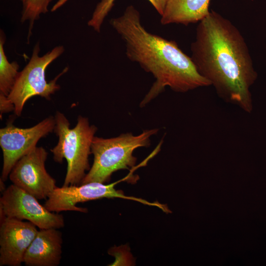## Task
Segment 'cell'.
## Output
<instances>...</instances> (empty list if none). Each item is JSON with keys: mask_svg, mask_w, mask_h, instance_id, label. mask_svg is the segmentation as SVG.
<instances>
[{"mask_svg": "<svg viewBox=\"0 0 266 266\" xmlns=\"http://www.w3.org/2000/svg\"><path fill=\"white\" fill-rule=\"evenodd\" d=\"M191 58L199 73L225 101L251 113L250 88L257 78L249 50L240 31L211 11L199 22Z\"/></svg>", "mask_w": 266, "mask_h": 266, "instance_id": "6da1fadb", "label": "cell"}, {"mask_svg": "<svg viewBox=\"0 0 266 266\" xmlns=\"http://www.w3.org/2000/svg\"><path fill=\"white\" fill-rule=\"evenodd\" d=\"M110 24L125 42L127 58L137 63L155 79L140 107L156 98L166 87L175 92L185 93L210 86L175 41L145 29L139 12L133 5L128 6L121 16L112 18Z\"/></svg>", "mask_w": 266, "mask_h": 266, "instance_id": "7a4b0ae2", "label": "cell"}, {"mask_svg": "<svg viewBox=\"0 0 266 266\" xmlns=\"http://www.w3.org/2000/svg\"><path fill=\"white\" fill-rule=\"evenodd\" d=\"M55 118L54 131L59 140L51 151L55 162L61 163L64 159L67 162L63 186L80 185L86 171L90 168L89 157L97 127L90 125L88 119L82 116H78L76 126L72 129L62 113L57 111Z\"/></svg>", "mask_w": 266, "mask_h": 266, "instance_id": "3957f363", "label": "cell"}, {"mask_svg": "<svg viewBox=\"0 0 266 266\" xmlns=\"http://www.w3.org/2000/svg\"><path fill=\"white\" fill-rule=\"evenodd\" d=\"M158 131L145 130L137 135L127 133L109 138L95 136L91 146L94 162L81 184L92 182L105 183L114 172L133 168L137 160L133 155L134 151L149 146L151 136Z\"/></svg>", "mask_w": 266, "mask_h": 266, "instance_id": "277c9868", "label": "cell"}, {"mask_svg": "<svg viewBox=\"0 0 266 266\" xmlns=\"http://www.w3.org/2000/svg\"><path fill=\"white\" fill-rule=\"evenodd\" d=\"M40 47L36 43L33 47L32 57L23 69L19 72L12 90L7 96L14 105V113L20 116L27 101L33 96H39L47 100L59 90L60 86L58 79L66 73V67L53 80H46L45 71L47 66L65 51L62 45L55 47L42 56H39Z\"/></svg>", "mask_w": 266, "mask_h": 266, "instance_id": "5b68a950", "label": "cell"}, {"mask_svg": "<svg viewBox=\"0 0 266 266\" xmlns=\"http://www.w3.org/2000/svg\"><path fill=\"white\" fill-rule=\"evenodd\" d=\"M130 177H126L123 180ZM123 180L104 184L92 182L80 185L57 187L48 196L44 204L50 211L59 213L62 211H74L86 213V208L78 207V203L102 198H120L134 200L150 206L160 207L158 202H149L142 199L128 196L120 190L115 188L116 184Z\"/></svg>", "mask_w": 266, "mask_h": 266, "instance_id": "8992f818", "label": "cell"}, {"mask_svg": "<svg viewBox=\"0 0 266 266\" xmlns=\"http://www.w3.org/2000/svg\"><path fill=\"white\" fill-rule=\"evenodd\" d=\"M38 200L12 184L2 193L0 198V220L6 217L26 220L39 229L63 228V216L50 211Z\"/></svg>", "mask_w": 266, "mask_h": 266, "instance_id": "52a82bcc", "label": "cell"}, {"mask_svg": "<svg viewBox=\"0 0 266 266\" xmlns=\"http://www.w3.org/2000/svg\"><path fill=\"white\" fill-rule=\"evenodd\" d=\"M55 118L50 116L35 126L20 128L9 122L0 130V146L3 155L1 179L6 181L17 161L36 147L39 140L55 129Z\"/></svg>", "mask_w": 266, "mask_h": 266, "instance_id": "ba28073f", "label": "cell"}, {"mask_svg": "<svg viewBox=\"0 0 266 266\" xmlns=\"http://www.w3.org/2000/svg\"><path fill=\"white\" fill-rule=\"evenodd\" d=\"M47 155L44 148L36 146L17 161L8 176L13 184L38 200H46L57 187L45 168Z\"/></svg>", "mask_w": 266, "mask_h": 266, "instance_id": "9c48e42d", "label": "cell"}, {"mask_svg": "<svg viewBox=\"0 0 266 266\" xmlns=\"http://www.w3.org/2000/svg\"><path fill=\"white\" fill-rule=\"evenodd\" d=\"M33 223L4 217L0 225V266H20L38 230Z\"/></svg>", "mask_w": 266, "mask_h": 266, "instance_id": "30bf717a", "label": "cell"}, {"mask_svg": "<svg viewBox=\"0 0 266 266\" xmlns=\"http://www.w3.org/2000/svg\"><path fill=\"white\" fill-rule=\"evenodd\" d=\"M63 238L58 229H39L25 254L28 266H57L61 262Z\"/></svg>", "mask_w": 266, "mask_h": 266, "instance_id": "8fae6325", "label": "cell"}, {"mask_svg": "<svg viewBox=\"0 0 266 266\" xmlns=\"http://www.w3.org/2000/svg\"><path fill=\"white\" fill-rule=\"evenodd\" d=\"M210 0H166L161 23L188 25L199 22L209 13Z\"/></svg>", "mask_w": 266, "mask_h": 266, "instance_id": "7c38bea8", "label": "cell"}, {"mask_svg": "<svg viewBox=\"0 0 266 266\" xmlns=\"http://www.w3.org/2000/svg\"><path fill=\"white\" fill-rule=\"evenodd\" d=\"M5 37L0 31V93L8 96L12 89L19 72L17 62L9 63L5 54L3 44Z\"/></svg>", "mask_w": 266, "mask_h": 266, "instance_id": "4fadbf2b", "label": "cell"}, {"mask_svg": "<svg viewBox=\"0 0 266 266\" xmlns=\"http://www.w3.org/2000/svg\"><path fill=\"white\" fill-rule=\"evenodd\" d=\"M115 0H101L99 2L90 19L88 21V25L100 33L101 27L106 16L114 6ZM155 9L162 16L164 13L166 0H148Z\"/></svg>", "mask_w": 266, "mask_h": 266, "instance_id": "5bb4252c", "label": "cell"}, {"mask_svg": "<svg viewBox=\"0 0 266 266\" xmlns=\"http://www.w3.org/2000/svg\"><path fill=\"white\" fill-rule=\"evenodd\" d=\"M53 0H20L22 4L21 22H29L28 41L32 33V29L36 20L41 14L48 11V6Z\"/></svg>", "mask_w": 266, "mask_h": 266, "instance_id": "9a60e30c", "label": "cell"}, {"mask_svg": "<svg viewBox=\"0 0 266 266\" xmlns=\"http://www.w3.org/2000/svg\"><path fill=\"white\" fill-rule=\"evenodd\" d=\"M14 105L9 100L7 96L0 93V117L3 113L14 110Z\"/></svg>", "mask_w": 266, "mask_h": 266, "instance_id": "2e32d148", "label": "cell"}, {"mask_svg": "<svg viewBox=\"0 0 266 266\" xmlns=\"http://www.w3.org/2000/svg\"><path fill=\"white\" fill-rule=\"evenodd\" d=\"M68 0H58L52 6L51 9V12H54L62 7L64 4H65Z\"/></svg>", "mask_w": 266, "mask_h": 266, "instance_id": "e0dca14e", "label": "cell"}]
</instances>
